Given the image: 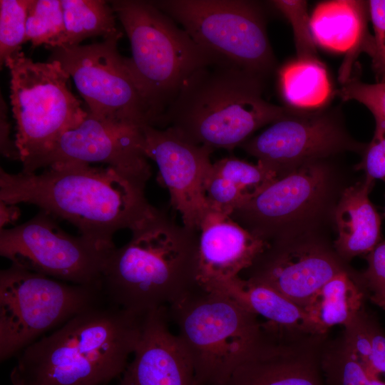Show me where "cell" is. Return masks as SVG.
Segmentation results:
<instances>
[{
  "mask_svg": "<svg viewBox=\"0 0 385 385\" xmlns=\"http://www.w3.org/2000/svg\"><path fill=\"white\" fill-rule=\"evenodd\" d=\"M110 252L66 233L41 210L29 221L0 232V255L11 265L71 284L100 287Z\"/></svg>",
  "mask_w": 385,
  "mask_h": 385,
  "instance_id": "8fae6325",
  "label": "cell"
},
{
  "mask_svg": "<svg viewBox=\"0 0 385 385\" xmlns=\"http://www.w3.org/2000/svg\"><path fill=\"white\" fill-rule=\"evenodd\" d=\"M202 48L267 77L276 60L260 4L245 0L153 1Z\"/></svg>",
  "mask_w": 385,
  "mask_h": 385,
  "instance_id": "9c48e42d",
  "label": "cell"
},
{
  "mask_svg": "<svg viewBox=\"0 0 385 385\" xmlns=\"http://www.w3.org/2000/svg\"><path fill=\"white\" fill-rule=\"evenodd\" d=\"M327 171L317 163L294 168L237 208L231 217L267 242L281 237L286 227L314 209L327 184Z\"/></svg>",
  "mask_w": 385,
  "mask_h": 385,
  "instance_id": "e0dca14e",
  "label": "cell"
},
{
  "mask_svg": "<svg viewBox=\"0 0 385 385\" xmlns=\"http://www.w3.org/2000/svg\"><path fill=\"white\" fill-rule=\"evenodd\" d=\"M369 292L361 275L344 271L327 282L304 307L312 334H325L336 325H349L365 307Z\"/></svg>",
  "mask_w": 385,
  "mask_h": 385,
  "instance_id": "7402d4cb",
  "label": "cell"
},
{
  "mask_svg": "<svg viewBox=\"0 0 385 385\" xmlns=\"http://www.w3.org/2000/svg\"><path fill=\"white\" fill-rule=\"evenodd\" d=\"M130 41L127 63L158 128L165 111L199 68L227 59L198 45L153 1H110Z\"/></svg>",
  "mask_w": 385,
  "mask_h": 385,
  "instance_id": "5b68a950",
  "label": "cell"
},
{
  "mask_svg": "<svg viewBox=\"0 0 385 385\" xmlns=\"http://www.w3.org/2000/svg\"><path fill=\"white\" fill-rule=\"evenodd\" d=\"M192 360L195 385H215L263 336V322L225 293L198 284L168 307Z\"/></svg>",
  "mask_w": 385,
  "mask_h": 385,
  "instance_id": "8992f818",
  "label": "cell"
},
{
  "mask_svg": "<svg viewBox=\"0 0 385 385\" xmlns=\"http://www.w3.org/2000/svg\"><path fill=\"white\" fill-rule=\"evenodd\" d=\"M141 130L143 152L157 164L172 207L185 227L200 232L209 211L203 188L214 150L191 143L170 128L143 125Z\"/></svg>",
  "mask_w": 385,
  "mask_h": 385,
  "instance_id": "4fadbf2b",
  "label": "cell"
},
{
  "mask_svg": "<svg viewBox=\"0 0 385 385\" xmlns=\"http://www.w3.org/2000/svg\"><path fill=\"white\" fill-rule=\"evenodd\" d=\"M0 148L1 154L9 159L19 160V154L15 140L10 138V123L8 118V108L1 96L0 106Z\"/></svg>",
  "mask_w": 385,
  "mask_h": 385,
  "instance_id": "d590c367",
  "label": "cell"
},
{
  "mask_svg": "<svg viewBox=\"0 0 385 385\" xmlns=\"http://www.w3.org/2000/svg\"><path fill=\"white\" fill-rule=\"evenodd\" d=\"M64 20L61 0H31L26 25L25 43L50 48L62 46Z\"/></svg>",
  "mask_w": 385,
  "mask_h": 385,
  "instance_id": "4316f807",
  "label": "cell"
},
{
  "mask_svg": "<svg viewBox=\"0 0 385 385\" xmlns=\"http://www.w3.org/2000/svg\"><path fill=\"white\" fill-rule=\"evenodd\" d=\"M0 225L1 230L4 229L6 225L13 224L20 215L19 208L16 205L0 201Z\"/></svg>",
  "mask_w": 385,
  "mask_h": 385,
  "instance_id": "8d00e7d4",
  "label": "cell"
},
{
  "mask_svg": "<svg viewBox=\"0 0 385 385\" xmlns=\"http://www.w3.org/2000/svg\"><path fill=\"white\" fill-rule=\"evenodd\" d=\"M334 109H296L240 147L279 178L304 163L344 150L361 149L345 133Z\"/></svg>",
  "mask_w": 385,
  "mask_h": 385,
  "instance_id": "7c38bea8",
  "label": "cell"
},
{
  "mask_svg": "<svg viewBox=\"0 0 385 385\" xmlns=\"http://www.w3.org/2000/svg\"><path fill=\"white\" fill-rule=\"evenodd\" d=\"M145 315L106 302L75 315L17 356L12 385H108L128 364Z\"/></svg>",
  "mask_w": 385,
  "mask_h": 385,
  "instance_id": "7a4b0ae2",
  "label": "cell"
},
{
  "mask_svg": "<svg viewBox=\"0 0 385 385\" xmlns=\"http://www.w3.org/2000/svg\"><path fill=\"white\" fill-rule=\"evenodd\" d=\"M31 0L0 1V64L21 51L25 43L28 11Z\"/></svg>",
  "mask_w": 385,
  "mask_h": 385,
  "instance_id": "f1b7e54d",
  "label": "cell"
},
{
  "mask_svg": "<svg viewBox=\"0 0 385 385\" xmlns=\"http://www.w3.org/2000/svg\"><path fill=\"white\" fill-rule=\"evenodd\" d=\"M268 245L269 242L245 229L230 215L209 210L199 233V284L240 276Z\"/></svg>",
  "mask_w": 385,
  "mask_h": 385,
  "instance_id": "d6986e66",
  "label": "cell"
},
{
  "mask_svg": "<svg viewBox=\"0 0 385 385\" xmlns=\"http://www.w3.org/2000/svg\"><path fill=\"white\" fill-rule=\"evenodd\" d=\"M372 185L365 180L346 188L337 207L335 249L343 261L369 254L381 242V218L369 198Z\"/></svg>",
  "mask_w": 385,
  "mask_h": 385,
  "instance_id": "44dd1931",
  "label": "cell"
},
{
  "mask_svg": "<svg viewBox=\"0 0 385 385\" xmlns=\"http://www.w3.org/2000/svg\"><path fill=\"white\" fill-rule=\"evenodd\" d=\"M369 299L372 303L385 310V288L371 292Z\"/></svg>",
  "mask_w": 385,
  "mask_h": 385,
  "instance_id": "74e56055",
  "label": "cell"
},
{
  "mask_svg": "<svg viewBox=\"0 0 385 385\" xmlns=\"http://www.w3.org/2000/svg\"><path fill=\"white\" fill-rule=\"evenodd\" d=\"M349 270L324 245L280 238L269 243L245 272L246 279L268 286L304 308L327 282Z\"/></svg>",
  "mask_w": 385,
  "mask_h": 385,
  "instance_id": "2e32d148",
  "label": "cell"
},
{
  "mask_svg": "<svg viewBox=\"0 0 385 385\" xmlns=\"http://www.w3.org/2000/svg\"><path fill=\"white\" fill-rule=\"evenodd\" d=\"M367 267L361 278L369 292L385 288V241L366 255Z\"/></svg>",
  "mask_w": 385,
  "mask_h": 385,
  "instance_id": "e575fe53",
  "label": "cell"
},
{
  "mask_svg": "<svg viewBox=\"0 0 385 385\" xmlns=\"http://www.w3.org/2000/svg\"><path fill=\"white\" fill-rule=\"evenodd\" d=\"M212 169L235 184L244 194L246 201L279 178L275 171L260 163L252 164L234 157L212 163Z\"/></svg>",
  "mask_w": 385,
  "mask_h": 385,
  "instance_id": "83f0119b",
  "label": "cell"
},
{
  "mask_svg": "<svg viewBox=\"0 0 385 385\" xmlns=\"http://www.w3.org/2000/svg\"><path fill=\"white\" fill-rule=\"evenodd\" d=\"M115 247L103 267L100 289L105 301L145 315L168 307L198 284V232L154 208Z\"/></svg>",
  "mask_w": 385,
  "mask_h": 385,
  "instance_id": "3957f363",
  "label": "cell"
},
{
  "mask_svg": "<svg viewBox=\"0 0 385 385\" xmlns=\"http://www.w3.org/2000/svg\"><path fill=\"white\" fill-rule=\"evenodd\" d=\"M169 320L168 307L145 315L133 359L118 385H195L192 360Z\"/></svg>",
  "mask_w": 385,
  "mask_h": 385,
  "instance_id": "ac0fdd59",
  "label": "cell"
},
{
  "mask_svg": "<svg viewBox=\"0 0 385 385\" xmlns=\"http://www.w3.org/2000/svg\"><path fill=\"white\" fill-rule=\"evenodd\" d=\"M337 93L343 101H356L368 108L374 118L385 120V82L366 83L354 76L342 83Z\"/></svg>",
  "mask_w": 385,
  "mask_h": 385,
  "instance_id": "1f68e13d",
  "label": "cell"
},
{
  "mask_svg": "<svg viewBox=\"0 0 385 385\" xmlns=\"http://www.w3.org/2000/svg\"><path fill=\"white\" fill-rule=\"evenodd\" d=\"M141 126L97 118L88 112L78 126L62 133L25 173L63 163H99L123 170L150 171L143 149Z\"/></svg>",
  "mask_w": 385,
  "mask_h": 385,
  "instance_id": "9a60e30c",
  "label": "cell"
},
{
  "mask_svg": "<svg viewBox=\"0 0 385 385\" xmlns=\"http://www.w3.org/2000/svg\"><path fill=\"white\" fill-rule=\"evenodd\" d=\"M151 171L78 163L51 165L41 173L0 169V201L38 206L74 225L81 236L106 251L113 235L133 230L154 210L145 189Z\"/></svg>",
  "mask_w": 385,
  "mask_h": 385,
  "instance_id": "6da1fadb",
  "label": "cell"
},
{
  "mask_svg": "<svg viewBox=\"0 0 385 385\" xmlns=\"http://www.w3.org/2000/svg\"><path fill=\"white\" fill-rule=\"evenodd\" d=\"M374 33L371 55L377 82H385V0L368 1Z\"/></svg>",
  "mask_w": 385,
  "mask_h": 385,
  "instance_id": "836d02e7",
  "label": "cell"
},
{
  "mask_svg": "<svg viewBox=\"0 0 385 385\" xmlns=\"http://www.w3.org/2000/svg\"><path fill=\"white\" fill-rule=\"evenodd\" d=\"M346 344L371 376H385V332L365 307L342 334Z\"/></svg>",
  "mask_w": 385,
  "mask_h": 385,
  "instance_id": "484cf974",
  "label": "cell"
},
{
  "mask_svg": "<svg viewBox=\"0 0 385 385\" xmlns=\"http://www.w3.org/2000/svg\"><path fill=\"white\" fill-rule=\"evenodd\" d=\"M6 66L10 75V102L16 122L15 143L28 172L65 131L88 115L70 89V76L56 61L35 62L21 51Z\"/></svg>",
  "mask_w": 385,
  "mask_h": 385,
  "instance_id": "52a82bcc",
  "label": "cell"
},
{
  "mask_svg": "<svg viewBox=\"0 0 385 385\" xmlns=\"http://www.w3.org/2000/svg\"><path fill=\"white\" fill-rule=\"evenodd\" d=\"M280 91L289 107L301 110L324 108L332 96L327 71L320 61L297 58L279 72Z\"/></svg>",
  "mask_w": 385,
  "mask_h": 385,
  "instance_id": "cb8c5ba5",
  "label": "cell"
},
{
  "mask_svg": "<svg viewBox=\"0 0 385 385\" xmlns=\"http://www.w3.org/2000/svg\"><path fill=\"white\" fill-rule=\"evenodd\" d=\"M202 285L225 293L273 327L309 333L304 309L268 286L240 276Z\"/></svg>",
  "mask_w": 385,
  "mask_h": 385,
  "instance_id": "603a6c76",
  "label": "cell"
},
{
  "mask_svg": "<svg viewBox=\"0 0 385 385\" xmlns=\"http://www.w3.org/2000/svg\"><path fill=\"white\" fill-rule=\"evenodd\" d=\"M369 4L366 1L334 0L320 2L310 17L314 42L336 52L346 53L339 71L344 83L351 76L354 59L361 52L370 56L373 36L368 31Z\"/></svg>",
  "mask_w": 385,
  "mask_h": 385,
  "instance_id": "ffe728a7",
  "label": "cell"
},
{
  "mask_svg": "<svg viewBox=\"0 0 385 385\" xmlns=\"http://www.w3.org/2000/svg\"><path fill=\"white\" fill-rule=\"evenodd\" d=\"M327 334L267 336L215 385H327L321 359Z\"/></svg>",
  "mask_w": 385,
  "mask_h": 385,
  "instance_id": "5bb4252c",
  "label": "cell"
},
{
  "mask_svg": "<svg viewBox=\"0 0 385 385\" xmlns=\"http://www.w3.org/2000/svg\"><path fill=\"white\" fill-rule=\"evenodd\" d=\"M119 30L101 42L51 48L48 61H58L72 78L91 115L137 125H151L148 108L118 48Z\"/></svg>",
  "mask_w": 385,
  "mask_h": 385,
  "instance_id": "30bf717a",
  "label": "cell"
},
{
  "mask_svg": "<svg viewBox=\"0 0 385 385\" xmlns=\"http://www.w3.org/2000/svg\"><path fill=\"white\" fill-rule=\"evenodd\" d=\"M265 78L228 59L203 66L185 81L158 128H170L213 150H232L257 129L297 109L265 100Z\"/></svg>",
  "mask_w": 385,
  "mask_h": 385,
  "instance_id": "277c9868",
  "label": "cell"
},
{
  "mask_svg": "<svg viewBox=\"0 0 385 385\" xmlns=\"http://www.w3.org/2000/svg\"><path fill=\"white\" fill-rule=\"evenodd\" d=\"M373 138L364 148L361 162L357 165L366 174L365 180L373 183L385 180V120L375 118Z\"/></svg>",
  "mask_w": 385,
  "mask_h": 385,
  "instance_id": "d6a6232c",
  "label": "cell"
},
{
  "mask_svg": "<svg viewBox=\"0 0 385 385\" xmlns=\"http://www.w3.org/2000/svg\"><path fill=\"white\" fill-rule=\"evenodd\" d=\"M272 4L292 24L297 58L319 61L311 31L307 2L301 0H275Z\"/></svg>",
  "mask_w": 385,
  "mask_h": 385,
  "instance_id": "f546056e",
  "label": "cell"
},
{
  "mask_svg": "<svg viewBox=\"0 0 385 385\" xmlns=\"http://www.w3.org/2000/svg\"><path fill=\"white\" fill-rule=\"evenodd\" d=\"M106 302L100 287L60 281L11 265L0 272V360Z\"/></svg>",
  "mask_w": 385,
  "mask_h": 385,
  "instance_id": "ba28073f",
  "label": "cell"
},
{
  "mask_svg": "<svg viewBox=\"0 0 385 385\" xmlns=\"http://www.w3.org/2000/svg\"><path fill=\"white\" fill-rule=\"evenodd\" d=\"M64 38L62 46H73L91 37L106 38L118 29L116 15L107 1L102 0H61Z\"/></svg>",
  "mask_w": 385,
  "mask_h": 385,
  "instance_id": "d4e9b609",
  "label": "cell"
},
{
  "mask_svg": "<svg viewBox=\"0 0 385 385\" xmlns=\"http://www.w3.org/2000/svg\"><path fill=\"white\" fill-rule=\"evenodd\" d=\"M204 195L210 211L230 215L241 206L246 197L231 181L217 174L212 165L204 183Z\"/></svg>",
  "mask_w": 385,
  "mask_h": 385,
  "instance_id": "4dcf8cb0",
  "label": "cell"
}]
</instances>
